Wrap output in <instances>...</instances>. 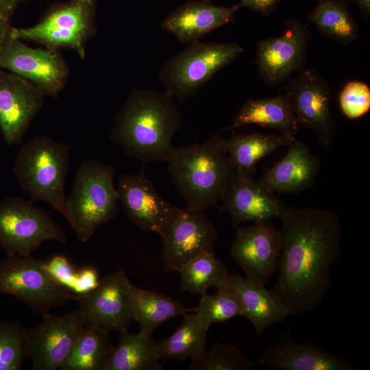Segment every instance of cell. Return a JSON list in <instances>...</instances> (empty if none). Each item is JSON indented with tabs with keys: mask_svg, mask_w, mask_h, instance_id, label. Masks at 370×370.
<instances>
[{
	"mask_svg": "<svg viewBox=\"0 0 370 370\" xmlns=\"http://www.w3.org/2000/svg\"><path fill=\"white\" fill-rule=\"evenodd\" d=\"M279 275L271 291L287 314L313 310L332 286L330 271L341 254L340 218L326 208L285 206Z\"/></svg>",
	"mask_w": 370,
	"mask_h": 370,
	"instance_id": "6da1fadb",
	"label": "cell"
},
{
	"mask_svg": "<svg viewBox=\"0 0 370 370\" xmlns=\"http://www.w3.org/2000/svg\"><path fill=\"white\" fill-rule=\"evenodd\" d=\"M181 125V114L169 93L134 89L115 116L110 139L143 164L167 162Z\"/></svg>",
	"mask_w": 370,
	"mask_h": 370,
	"instance_id": "7a4b0ae2",
	"label": "cell"
},
{
	"mask_svg": "<svg viewBox=\"0 0 370 370\" xmlns=\"http://www.w3.org/2000/svg\"><path fill=\"white\" fill-rule=\"evenodd\" d=\"M225 140L221 135H212L204 143L175 147L170 156L169 171L188 209L217 206L236 178Z\"/></svg>",
	"mask_w": 370,
	"mask_h": 370,
	"instance_id": "3957f363",
	"label": "cell"
},
{
	"mask_svg": "<svg viewBox=\"0 0 370 370\" xmlns=\"http://www.w3.org/2000/svg\"><path fill=\"white\" fill-rule=\"evenodd\" d=\"M70 147L47 136H36L21 146L13 166L16 180L32 201H42L66 218L64 186Z\"/></svg>",
	"mask_w": 370,
	"mask_h": 370,
	"instance_id": "277c9868",
	"label": "cell"
},
{
	"mask_svg": "<svg viewBox=\"0 0 370 370\" xmlns=\"http://www.w3.org/2000/svg\"><path fill=\"white\" fill-rule=\"evenodd\" d=\"M114 169L103 162L88 160L79 166L66 199V219L77 238L86 242L102 224L119 213Z\"/></svg>",
	"mask_w": 370,
	"mask_h": 370,
	"instance_id": "5b68a950",
	"label": "cell"
},
{
	"mask_svg": "<svg viewBox=\"0 0 370 370\" xmlns=\"http://www.w3.org/2000/svg\"><path fill=\"white\" fill-rule=\"evenodd\" d=\"M244 51L238 43L195 41L165 63L158 76L166 92L183 101Z\"/></svg>",
	"mask_w": 370,
	"mask_h": 370,
	"instance_id": "8992f818",
	"label": "cell"
},
{
	"mask_svg": "<svg viewBox=\"0 0 370 370\" xmlns=\"http://www.w3.org/2000/svg\"><path fill=\"white\" fill-rule=\"evenodd\" d=\"M0 293L9 295L41 316L73 300L75 293L59 282L46 263L27 256H6L0 261Z\"/></svg>",
	"mask_w": 370,
	"mask_h": 370,
	"instance_id": "52a82bcc",
	"label": "cell"
},
{
	"mask_svg": "<svg viewBox=\"0 0 370 370\" xmlns=\"http://www.w3.org/2000/svg\"><path fill=\"white\" fill-rule=\"evenodd\" d=\"M98 0H71L49 11L38 23L24 28L10 26L8 36L31 40L58 49L74 50L81 58L95 32V15Z\"/></svg>",
	"mask_w": 370,
	"mask_h": 370,
	"instance_id": "ba28073f",
	"label": "cell"
},
{
	"mask_svg": "<svg viewBox=\"0 0 370 370\" xmlns=\"http://www.w3.org/2000/svg\"><path fill=\"white\" fill-rule=\"evenodd\" d=\"M46 241H67L48 211L20 197L0 201V246L6 256H30Z\"/></svg>",
	"mask_w": 370,
	"mask_h": 370,
	"instance_id": "9c48e42d",
	"label": "cell"
},
{
	"mask_svg": "<svg viewBox=\"0 0 370 370\" xmlns=\"http://www.w3.org/2000/svg\"><path fill=\"white\" fill-rule=\"evenodd\" d=\"M284 93L299 126L310 130L323 147L334 141L336 123L331 111V88L312 68L302 69L288 79Z\"/></svg>",
	"mask_w": 370,
	"mask_h": 370,
	"instance_id": "30bf717a",
	"label": "cell"
},
{
	"mask_svg": "<svg viewBox=\"0 0 370 370\" xmlns=\"http://www.w3.org/2000/svg\"><path fill=\"white\" fill-rule=\"evenodd\" d=\"M160 236L166 269L178 271L199 254L214 253L218 232L204 211L175 206Z\"/></svg>",
	"mask_w": 370,
	"mask_h": 370,
	"instance_id": "8fae6325",
	"label": "cell"
},
{
	"mask_svg": "<svg viewBox=\"0 0 370 370\" xmlns=\"http://www.w3.org/2000/svg\"><path fill=\"white\" fill-rule=\"evenodd\" d=\"M42 317L36 326L25 328L27 357L34 370H56L71 353L85 324L84 316L77 308L64 315Z\"/></svg>",
	"mask_w": 370,
	"mask_h": 370,
	"instance_id": "7c38bea8",
	"label": "cell"
},
{
	"mask_svg": "<svg viewBox=\"0 0 370 370\" xmlns=\"http://www.w3.org/2000/svg\"><path fill=\"white\" fill-rule=\"evenodd\" d=\"M0 69L27 79L51 97L58 95L69 76L56 49L32 48L8 35L0 50Z\"/></svg>",
	"mask_w": 370,
	"mask_h": 370,
	"instance_id": "4fadbf2b",
	"label": "cell"
},
{
	"mask_svg": "<svg viewBox=\"0 0 370 370\" xmlns=\"http://www.w3.org/2000/svg\"><path fill=\"white\" fill-rule=\"evenodd\" d=\"M311 33L308 25L289 18L280 36L260 40L256 46V64L262 80L276 86L303 69Z\"/></svg>",
	"mask_w": 370,
	"mask_h": 370,
	"instance_id": "5bb4252c",
	"label": "cell"
},
{
	"mask_svg": "<svg viewBox=\"0 0 370 370\" xmlns=\"http://www.w3.org/2000/svg\"><path fill=\"white\" fill-rule=\"evenodd\" d=\"M281 232L271 221L239 226L230 254L245 277L265 284L279 267Z\"/></svg>",
	"mask_w": 370,
	"mask_h": 370,
	"instance_id": "9a60e30c",
	"label": "cell"
},
{
	"mask_svg": "<svg viewBox=\"0 0 370 370\" xmlns=\"http://www.w3.org/2000/svg\"><path fill=\"white\" fill-rule=\"evenodd\" d=\"M127 278L123 270L105 275L90 291L75 294L73 300L83 314L85 325L107 331L128 330L134 317L125 291Z\"/></svg>",
	"mask_w": 370,
	"mask_h": 370,
	"instance_id": "2e32d148",
	"label": "cell"
},
{
	"mask_svg": "<svg viewBox=\"0 0 370 370\" xmlns=\"http://www.w3.org/2000/svg\"><path fill=\"white\" fill-rule=\"evenodd\" d=\"M45 95L34 84L0 69V130L8 145L23 144Z\"/></svg>",
	"mask_w": 370,
	"mask_h": 370,
	"instance_id": "e0dca14e",
	"label": "cell"
},
{
	"mask_svg": "<svg viewBox=\"0 0 370 370\" xmlns=\"http://www.w3.org/2000/svg\"><path fill=\"white\" fill-rule=\"evenodd\" d=\"M116 189L129 219L141 230L160 235L175 206L158 194L144 166L135 175H121Z\"/></svg>",
	"mask_w": 370,
	"mask_h": 370,
	"instance_id": "ac0fdd59",
	"label": "cell"
},
{
	"mask_svg": "<svg viewBox=\"0 0 370 370\" xmlns=\"http://www.w3.org/2000/svg\"><path fill=\"white\" fill-rule=\"evenodd\" d=\"M220 210L229 214L232 225L279 219L285 205L252 176L237 174L225 193Z\"/></svg>",
	"mask_w": 370,
	"mask_h": 370,
	"instance_id": "d6986e66",
	"label": "cell"
},
{
	"mask_svg": "<svg viewBox=\"0 0 370 370\" xmlns=\"http://www.w3.org/2000/svg\"><path fill=\"white\" fill-rule=\"evenodd\" d=\"M240 8L238 3L225 7L216 5L211 0L190 1L171 12L162 21L161 27L180 42L188 45L233 23Z\"/></svg>",
	"mask_w": 370,
	"mask_h": 370,
	"instance_id": "ffe728a7",
	"label": "cell"
},
{
	"mask_svg": "<svg viewBox=\"0 0 370 370\" xmlns=\"http://www.w3.org/2000/svg\"><path fill=\"white\" fill-rule=\"evenodd\" d=\"M283 370H356L350 361L341 358L310 341L298 343L286 332L274 345H268L256 362Z\"/></svg>",
	"mask_w": 370,
	"mask_h": 370,
	"instance_id": "44dd1931",
	"label": "cell"
},
{
	"mask_svg": "<svg viewBox=\"0 0 370 370\" xmlns=\"http://www.w3.org/2000/svg\"><path fill=\"white\" fill-rule=\"evenodd\" d=\"M284 157L265 170L260 182L273 193H298L312 188L321 161L303 142L295 140Z\"/></svg>",
	"mask_w": 370,
	"mask_h": 370,
	"instance_id": "7402d4cb",
	"label": "cell"
},
{
	"mask_svg": "<svg viewBox=\"0 0 370 370\" xmlns=\"http://www.w3.org/2000/svg\"><path fill=\"white\" fill-rule=\"evenodd\" d=\"M229 280L240 297L242 316L249 320L258 335L288 317L282 303L265 284L238 274H230Z\"/></svg>",
	"mask_w": 370,
	"mask_h": 370,
	"instance_id": "603a6c76",
	"label": "cell"
},
{
	"mask_svg": "<svg viewBox=\"0 0 370 370\" xmlns=\"http://www.w3.org/2000/svg\"><path fill=\"white\" fill-rule=\"evenodd\" d=\"M247 125H256L294 136L300 127L284 94L249 99L238 109L232 123L225 130H234Z\"/></svg>",
	"mask_w": 370,
	"mask_h": 370,
	"instance_id": "cb8c5ba5",
	"label": "cell"
},
{
	"mask_svg": "<svg viewBox=\"0 0 370 370\" xmlns=\"http://www.w3.org/2000/svg\"><path fill=\"white\" fill-rule=\"evenodd\" d=\"M294 136L282 134H238L232 130L226 139L227 153L237 174L252 176L258 162L282 147H288L295 140Z\"/></svg>",
	"mask_w": 370,
	"mask_h": 370,
	"instance_id": "d4e9b609",
	"label": "cell"
},
{
	"mask_svg": "<svg viewBox=\"0 0 370 370\" xmlns=\"http://www.w3.org/2000/svg\"><path fill=\"white\" fill-rule=\"evenodd\" d=\"M125 291L134 320L138 323L140 330L151 334L169 319L197 310V308H186L179 301L157 291L138 288L128 278L125 282Z\"/></svg>",
	"mask_w": 370,
	"mask_h": 370,
	"instance_id": "484cf974",
	"label": "cell"
},
{
	"mask_svg": "<svg viewBox=\"0 0 370 370\" xmlns=\"http://www.w3.org/2000/svg\"><path fill=\"white\" fill-rule=\"evenodd\" d=\"M119 342L114 347L104 370H162L164 365L158 342L152 334L140 330L131 334L128 330L119 332Z\"/></svg>",
	"mask_w": 370,
	"mask_h": 370,
	"instance_id": "4316f807",
	"label": "cell"
},
{
	"mask_svg": "<svg viewBox=\"0 0 370 370\" xmlns=\"http://www.w3.org/2000/svg\"><path fill=\"white\" fill-rule=\"evenodd\" d=\"M110 332L85 325L61 370H104L114 349Z\"/></svg>",
	"mask_w": 370,
	"mask_h": 370,
	"instance_id": "83f0119b",
	"label": "cell"
},
{
	"mask_svg": "<svg viewBox=\"0 0 370 370\" xmlns=\"http://www.w3.org/2000/svg\"><path fill=\"white\" fill-rule=\"evenodd\" d=\"M182 325L170 336L158 342L162 358L184 361L194 359L206 350L209 326L197 311L183 315Z\"/></svg>",
	"mask_w": 370,
	"mask_h": 370,
	"instance_id": "f1b7e54d",
	"label": "cell"
},
{
	"mask_svg": "<svg viewBox=\"0 0 370 370\" xmlns=\"http://www.w3.org/2000/svg\"><path fill=\"white\" fill-rule=\"evenodd\" d=\"M308 20L323 36L343 45L359 38L358 24L344 0H320Z\"/></svg>",
	"mask_w": 370,
	"mask_h": 370,
	"instance_id": "f546056e",
	"label": "cell"
},
{
	"mask_svg": "<svg viewBox=\"0 0 370 370\" xmlns=\"http://www.w3.org/2000/svg\"><path fill=\"white\" fill-rule=\"evenodd\" d=\"M181 288L190 293H206L211 287L217 288L229 278L227 269L214 253L199 254L178 271Z\"/></svg>",
	"mask_w": 370,
	"mask_h": 370,
	"instance_id": "4dcf8cb0",
	"label": "cell"
},
{
	"mask_svg": "<svg viewBox=\"0 0 370 370\" xmlns=\"http://www.w3.org/2000/svg\"><path fill=\"white\" fill-rule=\"evenodd\" d=\"M216 293L201 295L197 312L209 327L224 323L236 316H242L240 297L228 279L217 288Z\"/></svg>",
	"mask_w": 370,
	"mask_h": 370,
	"instance_id": "1f68e13d",
	"label": "cell"
},
{
	"mask_svg": "<svg viewBox=\"0 0 370 370\" xmlns=\"http://www.w3.org/2000/svg\"><path fill=\"white\" fill-rule=\"evenodd\" d=\"M256 362L247 358L234 345L215 342L209 350H205L191 360L188 370H249Z\"/></svg>",
	"mask_w": 370,
	"mask_h": 370,
	"instance_id": "d6a6232c",
	"label": "cell"
},
{
	"mask_svg": "<svg viewBox=\"0 0 370 370\" xmlns=\"http://www.w3.org/2000/svg\"><path fill=\"white\" fill-rule=\"evenodd\" d=\"M27 358L25 328L0 318V370H20Z\"/></svg>",
	"mask_w": 370,
	"mask_h": 370,
	"instance_id": "836d02e7",
	"label": "cell"
},
{
	"mask_svg": "<svg viewBox=\"0 0 370 370\" xmlns=\"http://www.w3.org/2000/svg\"><path fill=\"white\" fill-rule=\"evenodd\" d=\"M338 101L345 116L351 119L360 118L370 110V88L363 82L349 81L341 90Z\"/></svg>",
	"mask_w": 370,
	"mask_h": 370,
	"instance_id": "e575fe53",
	"label": "cell"
},
{
	"mask_svg": "<svg viewBox=\"0 0 370 370\" xmlns=\"http://www.w3.org/2000/svg\"><path fill=\"white\" fill-rule=\"evenodd\" d=\"M46 265L52 275L71 291H75L77 294L84 293L82 271L75 273L64 256H54Z\"/></svg>",
	"mask_w": 370,
	"mask_h": 370,
	"instance_id": "d590c367",
	"label": "cell"
},
{
	"mask_svg": "<svg viewBox=\"0 0 370 370\" xmlns=\"http://www.w3.org/2000/svg\"><path fill=\"white\" fill-rule=\"evenodd\" d=\"M282 0H240V7H245L262 16H269Z\"/></svg>",
	"mask_w": 370,
	"mask_h": 370,
	"instance_id": "8d00e7d4",
	"label": "cell"
},
{
	"mask_svg": "<svg viewBox=\"0 0 370 370\" xmlns=\"http://www.w3.org/2000/svg\"><path fill=\"white\" fill-rule=\"evenodd\" d=\"M13 10L0 9V50L8 36L10 27V17L13 14Z\"/></svg>",
	"mask_w": 370,
	"mask_h": 370,
	"instance_id": "74e56055",
	"label": "cell"
},
{
	"mask_svg": "<svg viewBox=\"0 0 370 370\" xmlns=\"http://www.w3.org/2000/svg\"><path fill=\"white\" fill-rule=\"evenodd\" d=\"M358 5L361 14L365 18H369L370 16V0H353Z\"/></svg>",
	"mask_w": 370,
	"mask_h": 370,
	"instance_id": "f35d334b",
	"label": "cell"
},
{
	"mask_svg": "<svg viewBox=\"0 0 370 370\" xmlns=\"http://www.w3.org/2000/svg\"><path fill=\"white\" fill-rule=\"evenodd\" d=\"M17 4L15 0H0V9L14 11Z\"/></svg>",
	"mask_w": 370,
	"mask_h": 370,
	"instance_id": "ab89813d",
	"label": "cell"
},
{
	"mask_svg": "<svg viewBox=\"0 0 370 370\" xmlns=\"http://www.w3.org/2000/svg\"><path fill=\"white\" fill-rule=\"evenodd\" d=\"M15 1L17 2V3H18L20 1H23V0H15Z\"/></svg>",
	"mask_w": 370,
	"mask_h": 370,
	"instance_id": "60d3db41",
	"label": "cell"
}]
</instances>
